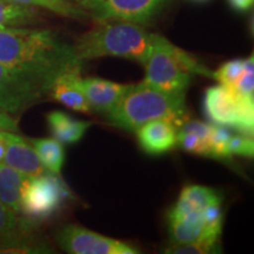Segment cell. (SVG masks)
Instances as JSON below:
<instances>
[{"mask_svg": "<svg viewBox=\"0 0 254 254\" xmlns=\"http://www.w3.org/2000/svg\"><path fill=\"white\" fill-rule=\"evenodd\" d=\"M212 127H213V125L199 122V120H189V122H184L182 124V126L179 127V131L194 133L209 147V138H211L212 134Z\"/></svg>", "mask_w": 254, "mask_h": 254, "instance_id": "obj_28", "label": "cell"}, {"mask_svg": "<svg viewBox=\"0 0 254 254\" xmlns=\"http://www.w3.org/2000/svg\"><path fill=\"white\" fill-rule=\"evenodd\" d=\"M227 2L232 9L244 13V12L250 11V8H252L254 0H227Z\"/></svg>", "mask_w": 254, "mask_h": 254, "instance_id": "obj_32", "label": "cell"}, {"mask_svg": "<svg viewBox=\"0 0 254 254\" xmlns=\"http://www.w3.org/2000/svg\"><path fill=\"white\" fill-rule=\"evenodd\" d=\"M204 109L207 117L217 124L237 128L240 119L241 100L225 85H217L206 90Z\"/></svg>", "mask_w": 254, "mask_h": 254, "instance_id": "obj_9", "label": "cell"}, {"mask_svg": "<svg viewBox=\"0 0 254 254\" xmlns=\"http://www.w3.org/2000/svg\"><path fill=\"white\" fill-rule=\"evenodd\" d=\"M201 215L206 226L222 227V212L220 204H211L201 209Z\"/></svg>", "mask_w": 254, "mask_h": 254, "instance_id": "obj_30", "label": "cell"}, {"mask_svg": "<svg viewBox=\"0 0 254 254\" xmlns=\"http://www.w3.org/2000/svg\"><path fill=\"white\" fill-rule=\"evenodd\" d=\"M131 85H123L101 78H81V87L91 110L105 114L110 112Z\"/></svg>", "mask_w": 254, "mask_h": 254, "instance_id": "obj_11", "label": "cell"}, {"mask_svg": "<svg viewBox=\"0 0 254 254\" xmlns=\"http://www.w3.org/2000/svg\"><path fill=\"white\" fill-rule=\"evenodd\" d=\"M57 240L65 252L71 254H136L140 253L124 241L95 233L79 226L67 225L57 234Z\"/></svg>", "mask_w": 254, "mask_h": 254, "instance_id": "obj_8", "label": "cell"}, {"mask_svg": "<svg viewBox=\"0 0 254 254\" xmlns=\"http://www.w3.org/2000/svg\"><path fill=\"white\" fill-rule=\"evenodd\" d=\"M0 63L55 81L62 73L81 71L71 44L50 30L8 27L0 30Z\"/></svg>", "mask_w": 254, "mask_h": 254, "instance_id": "obj_1", "label": "cell"}, {"mask_svg": "<svg viewBox=\"0 0 254 254\" xmlns=\"http://www.w3.org/2000/svg\"><path fill=\"white\" fill-rule=\"evenodd\" d=\"M4 135L6 152L2 163L28 177H40L51 173L41 164L33 147L27 144L24 138L15 135L13 132H4Z\"/></svg>", "mask_w": 254, "mask_h": 254, "instance_id": "obj_10", "label": "cell"}, {"mask_svg": "<svg viewBox=\"0 0 254 254\" xmlns=\"http://www.w3.org/2000/svg\"><path fill=\"white\" fill-rule=\"evenodd\" d=\"M135 132L141 148L150 155H161L177 145V127L170 120H152Z\"/></svg>", "mask_w": 254, "mask_h": 254, "instance_id": "obj_12", "label": "cell"}, {"mask_svg": "<svg viewBox=\"0 0 254 254\" xmlns=\"http://www.w3.org/2000/svg\"><path fill=\"white\" fill-rule=\"evenodd\" d=\"M220 236L221 234L208 233L205 232L201 237L194 241H190L182 245H172L165 252L172 254H207L220 252Z\"/></svg>", "mask_w": 254, "mask_h": 254, "instance_id": "obj_20", "label": "cell"}, {"mask_svg": "<svg viewBox=\"0 0 254 254\" xmlns=\"http://www.w3.org/2000/svg\"><path fill=\"white\" fill-rule=\"evenodd\" d=\"M200 211L199 208H196L190 200H187L183 196H179L176 205L173 206V208L171 209V212L168 213V220H178V219L185 218L186 215H189L193 212Z\"/></svg>", "mask_w": 254, "mask_h": 254, "instance_id": "obj_29", "label": "cell"}, {"mask_svg": "<svg viewBox=\"0 0 254 254\" xmlns=\"http://www.w3.org/2000/svg\"><path fill=\"white\" fill-rule=\"evenodd\" d=\"M11 1L45 8L62 17L77 19V20H84L90 17V14L81 6H79L77 2H72L71 0H11Z\"/></svg>", "mask_w": 254, "mask_h": 254, "instance_id": "obj_19", "label": "cell"}, {"mask_svg": "<svg viewBox=\"0 0 254 254\" xmlns=\"http://www.w3.org/2000/svg\"><path fill=\"white\" fill-rule=\"evenodd\" d=\"M232 136L231 129L226 126L213 125L212 127V134L209 138V151H211V158L224 159L228 158L227 144Z\"/></svg>", "mask_w": 254, "mask_h": 254, "instance_id": "obj_23", "label": "cell"}, {"mask_svg": "<svg viewBox=\"0 0 254 254\" xmlns=\"http://www.w3.org/2000/svg\"><path fill=\"white\" fill-rule=\"evenodd\" d=\"M30 178L0 163V200L18 214H20L21 196Z\"/></svg>", "mask_w": 254, "mask_h": 254, "instance_id": "obj_15", "label": "cell"}, {"mask_svg": "<svg viewBox=\"0 0 254 254\" xmlns=\"http://www.w3.org/2000/svg\"><path fill=\"white\" fill-rule=\"evenodd\" d=\"M145 82L168 93L185 94L192 74L213 78V72L166 38H161L145 64Z\"/></svg>", "mask_w": 254, "mask_h": 254, "instance_id": "obj_4", "label": "cell"}, {"mask_svg": "<svg viewBox=\"0 0 254 254\" xmlns=\"http://www.w3.org/2000/svg\"><path fill=\"white\" fill-rule=\"evenodd\" d=\"M204 230L205 221L201 211L193 212L178 220H168V236L172 245H182L194 241L201 237Z\"/></svg>", "mask_w": 254, "mask_h": 254, "instance_id": "obj_16", "label": "cell"}, {"mask_svg": "<svg viewBox=\"0 0 254 254\" xmlns=\"http://www.w3.org/2000/svg\"><path fill=\"white\" fill-rule=\"evenodd\" d=\"M33 150L49 172L59 176L65 161V151L63 142L57 139H28Z\"/></svg>", "mask_w": 254, "mask_h": 254, "instance_id": "obj_17", "label": "cell"}, {"mask_svg": "<svg viewBox=\"0 0 254 254\" xmlns=\"http://www.w3.org/2000/svg\"><path fill=\"white\" fill-rule=\"evenodd\" d=\"M68 195V190L57 174L32 177L21 196L20 214L28 221H41L55 214Z\"/></svg>", "mask_w": 254, "mask_h": 254, "instance_id": "obj_6", "label": "cell"}, {"mask_svg": "<svg viewBox=\"0 0 254 254\" xmlns=\"http://www.w3.org/2000/svg\"><path fill=\"white\" fill-rule=\"evenodd\" d=\"M244 72V60L233 59L228 60L213 72V79L218 80L221 85L227 87H233Z\"/></svg>", "mask_w": 254, "mask_h": 254, "instance_id": "obj_24", "label": "cell"}, {"mask_svg": "<svg viewBox=\"0 0 254 254\" xmlns=\"http://www.w3.org/2000/svg\"><path fill=\"white\" fill-rule=\"evenodd\" d=\"M167 0H80L78 2L97 21L146 24L163 9Z\"/></svg>", "mask_w": 254, "mask_h": 254, "instance_id": "obj_7", "label": "cell"}, {"mask_svg": "<svg viewBox=\"0 0 254 254\" xmlns=\"http://www.w3.org/2000/svg\"><path fill=\"white\" fill-rule=\"evenodd\" d=\"M52 81L0 63V110L15 116L50 94Z\"/></svg>", "mask_w": 254, "mask_h": 254, "instance_id": "obj_5", "label": "cell"}, {"mask_svg": "<svg viewBox=\"0 0 254 254\" xmlns=\"http://www.w3.org/2000/svg\"><path fill=\"white\" fill-rule=\"evenodd\" d=\"M192 1H195V2H206V1H208V0H192Z\"/></svg>", "mask_w": 254, "mask_h": 254, "instance_id": "obj_34", "label": "cell"}, {"mask_svg": "<svg viewBox=\"0 0 254 254\" xmlns=\"http://www.w3.org/2000/svg\"><path fill=\"white\" fill-rule=\"evenodd\" d=\"M73 1H74V2H77V4H78V2L80 1V0H73Z\"/></svg>", "mask_w": 254, "mask_h": 254, "instance_id": "obj_35", "label": "cell"}, {"mask_svg": "<svg viewBox=\"0 0 254 254\" xmlns=\"http://www.w3.org/2000/svg\"><path fill=\"white\" fill-rule=\"evenodd\" d=\"M28 220H21L18 213L0 200V238H4L18 232L27 231Z\"/></svg>", "mask_w": 254, "mask_h": 254, "instance_id": "obj_22", "label": "cell"}, {"mask_svg": "<svg viewBox=\"0 0 254 254\" xmlns=\"http://www.w3.org/2000/svg\"><path fill=\"white\" fill-rule=\"evenodd\" d=\"M47 123L53 138L63 144H75L81 140L87 129L93 125L91 122L74 119L62 111H53L47 114Z\"/></svg>", "mask_w": 254, "mask_h": 254, "instance_id": "obj_14", "label": "cell"}, {"mask_svg": "<svg viewBox=\"0 0 254 254\" xmlns=\"http://www.w3.org/2000/svg\"><path fill=\"white\" fill-rule=\"evenodd\" d=\"M38 18L39 12L34 6L18 4L11 0H0V30L33 24Z\"/></svg>", "mask_w": 254, "mask_h": 254, "instance_id": "obj_18", "label": "cell"}, {"mask_svg": "<svg viewBox=\"0 0 254 254\" xmlns=\"http://www.w3.org/2000/svg\"><path fill=\"white\" fill-rule=\"evenodd\" d=\"M99 23L97 27L81 34L73 45L81 64L103 57H120L145 65L152 50L163 38L128 21Z\"/></svg>", "mask_w": 254, "mask_h": 254, "instance_id": "obj_2", "label": "cell"}, {"mask_svg": "<svg viewBox=\"0 0 254 254\" xmlns=\"http://www.w3.org/2000/svg\"><path fill=\"white\" fill-rule=\"evenodd\" d=\"M231 90L236 93L238 97L244 98V99L253 100L254 93V72L253 71H245L241 73L240 78L238 79L233 87Z\"/></svg>", "mask_w": 254, "mask_h": 254, "instance_id": "obj_27", "label": "cell"}, {"mask_svg": "<svg viewBox=\"0 0 254 254\" xmlns=\"http://www.w3.org/2000/svg\"><path fill=\"white\" fill-rule=\"evenodd\" d=\"M4 132L6 131L0 132V163H2V160H4V155L6 152V139Z\"/></svg>", "mask_w": 254, "mask_h": 254, "instance_id": "obj_33", "label": "cell"}, {"mask_svg": "<svg viewBox=\"0 0 254 254\" xmlns=\"http://www.w3.org/2000/svg\"><path fill=\"white\" fill-rule=\"evenodd\" d=\"M177 144L187 153L201 155V157H211L208 145H206L198 135L192 132H177Z\"/></svg>", "mask_w": 254, "mask_h": 254, "instance_id": "obj_25", "label": "cell"}, {"mask_svg": "<svg viewBox=\"0 0 254 254\" xmlns=\"http://www.w3.org/2000/svg\"><path fill=\"white\" fill-rule=\"evenodd\" d=\"M50 95L64 106L81 113H90L91 107L81 87L80 71L62 73L53 81Z\"/></svg>", "mask_w": 254, "mask_h": 254, "instance_id": "obj_13", "label": "cell"}, {"mask_svg": "<svg viewBox=\"0 0 254 254\" xmlns=\"http://www.w3.org/2000/svg\"><path fill=\"white\" fill-rule=\"evenodd\" d=\"M185 117V94L168 93L145 81L131 85L120 100L106 114L110 124L125 131L135 132L152 120L166 119L180 127Z\"/></svg>", "mask_w": 254, "mask_h": 254, "instance_id": "obj_3", "label": "cell"}, {"mask_svg": "<svg viewBox=\"0 0 254 254\" xmlns=\"http://www.w3.org/2000/svg\"><path fill=\"white\" fill-rule=\"evenodd\" d=\"M6 131V132H18V124L15 120L12 118L11 114L4 112V111L0 110V132Z\"/></svg>", "mask_w": 254, "mask_h": 254, "instance_id": "obj_31", "label": "cell"}, {"mask_svg": "<svg viewBox=\"0 0 254 254\" xmlns=\"http://www.w3.org/2000/svg\"><path fill=\"white\" fill-rule=\"evenodd\" d=\"M228 157L231 155H243V157H253L254 142L252 135L240 134L232 135L227 144Z\"/></svg>", "mask_w": 254, "mask_h": 254, "instance_id": "obj_26", "label": "cell"}, {"mask_svg": "<svg viewBox=\"0 0 254 254\" xmlns=\"http://www.w3.org/2000/svg\"><path fill=\"white\" fill-rule=\"evenodd\" d=\"M180 196L190 200L196 208L201 211L202 208L211 204H221V196L219 192L213 189L199 185L186 186L182 190Z\"/></svg>", "mask_w": 254, "mask_h": 254, "instance_id": "obj_21", "label": "cell"}]
</instances>
